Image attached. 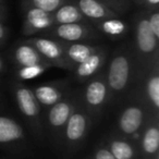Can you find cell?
Here are the masks:
<instances>
[{
    "label": "cell",
    "mask_w": 159,
    "mask_h": 159,
    "mask_svg": "<svg viewBox=\"0 0 159 159\" xmlns=\"http://www.w3.org/2000/svg\"><path fill=\"white\" fill-rule=\"evenodd\" d=\"M144 3L147 6L148 8L152 10H157V7H158L159 0H144Z\"/></svg>",
    "instance_id": "obj_27"
},
{
    "label": "cell",
    "mask_w": 159,
    "mask_h": 159,
    "mask_svg": "<svg viewBox=\"0 0 159 159\" xmlns=\"http://www.w3.org/2000/svg\"><path fill=\"white\" fill-rule=\"evenodd\" d=\"M99 2L106 5L108 8L112 9L116 12H122L125 11L126 9V5L124 0H97Z\"/></svg>",
    "instance_id": "obj_25"
},
{
    "label": "cell",
    "mask_w": 159,
    "mask_h": 159,
    "mask_svg": "<svg viewBox=\"0 0 159 159\" xmlns=\"http://www.w3.org/2000/svg\"><path fill=\"white\" fill-rule=\"evenodd\" d=\"M102 47L94 46V45L84 44V43H71L64 46V53H66V61L69 68L74 69L77 64L82 63L83 61L97 52Z\"/></svg>",
    "instance_id": "obj_10"
},
{
    "label": "cell",
    "mask_w": 159,
    "mask_h": 159,
    "mask_svg": "<svg viewBox=\"0 0 159 159\" xmlns=\"http://www.w3.org/2000/svg\"><path fill=\"white\" fill-rule=\"evenodd\" d=\"M50 66L48 63L35 64L30 66H21L18 70V76L21 80H33L42 75Z\"/></svg>",
    "instance_id": "obj_22"
},
{
    "label": "cell",
    "mask_w": 159,
    "mask_h": 159,
    "mask_svg": "<svg viewBox=\"0 0 159 159\" xmlns=\"http://www.w3.org/2000/svg\"><path fill=\"white\" fill-rule=\"evenodd\" d=\"M110 148V152L116 159H131L134 154L132 146L124 141H113Z\"/></svg>",
    "instance_id": "obj_23"
},
{
    "label": "cell",
    "mask_w": 159,
    "mask_h": 159,
    "mask_svg": "<svg viewBox=\"0 0 159 159\" xmlns=\"http://www.w3.org/2000/svg\"><path fill=\"white\" fill-rule=\"evenodd\" d=\"M75 3L84 18L89 20L100 22L107 19L118 18L117 12L97 0H76Z\"/></svg>",
    "instance_id": "obj_7"
},
{
    "label": "cell",
    "mask_w": 159,
    "mask_h": 159,
    "mask_svg": "<svg viewBox=\"0 0 159 159\" xmlns=\"http://www.w3.org/2000/svg\"><path fill=\"white\" fill-rule=\"evenodd\" d=\"M53 23L56 24H72L82 23L85 20L84 16L81 13L75 5H62L55 11L52 16Z\"/></svg>",
    "instance_id": "obj_17"
},
{
    "label": "cell",
    "mask_w": 159,
    "mask_h": 159,
    "mask_svg": "<svg viewBox=\"0 0 159 159\" xmlns=\"http://www.w3.org/2000/svg\"><path fill=\"white\" fill-rule=\"evenodd\" d=\"M38 104L45 107H51L63 97V92L55 84H43L32 89Z\"/></svg>",
    "instance_id": "obj_14"
},
{
    "label": "cell",
    "mask_w": 159,
    "mask_h": 159,
    "mask_svg": "<svg viewBox=\"0 0 159 159\" xmlns=\"http://www.w3.org/2000/svg\"><path fill=\"white\" fill-rule=\"evenodd\" d=\"M96 159H116V158L112 156V154L109 150L102 148V149H99L96 152Z\"/></svg>",
    "instance_id": "obj_26"
},
{
    "label": "cell",
    "mask_w": 159,
    "mask_h": 159,
    "mask_svg": "<svg viewBox=\"0 0 159 159\" xmlns=\"http://www.w3.org/2000/svg\"><path fill=\"white\" fill-rule=\"evenodd\" d=\"M73 99L74 98L72 96H69V97L62 98L60 102L50 107V110L48 113V120L52 128L58 129L66 125L71 113L73 112V108H74Z\"/></svg>",
    "instance_id": "obj_12"
},
{
    "label": "cell",
    "mask_w": 159,
    "mask_h": 159,
    "mask_svg": "<svg viewBox=\"0 0 159 159\" xmlns=\"http://www.w3.org/2000/svg\"><path fill=\"white\" fill-rule=\"evenodd\" d=\"M6 37V27L3 26L2 23H0V43L2 42Z\"/></svg>",
    "instance_id": "obj_28"
},
{
    "label": "cell",
    "mask_w": 159,
    "mask_h": 159,
    "mask_svg": "<svg viewBox=\"0 0 159 159\" xmlns=\"http://www.w3.org/2000/svg\"><path fill=\"white\" fill-rule=\"evenodd\" d=\"M2 69H3V61H2V59L0 58V72L2 71Z\"/></svg>",
    "instance_id": "obj_29"
},
{
    "label": "cell",
    "mask_w": 159,
    "mask_h": 159,
    "mask_svg": "<svg viewBox=\"0 0 159 159\" xmlns=\"http://www.w3.org/2000/svg\"><path fill=\"white\" fill-rule=\"evenodd\" d=\"M147 21H148V25H149L154 35L157 38H159V12L157 10H155L154 12L149 13L147 16Z\"/></svg>",
    "instance_id": "obj_24"
},
{
    "label": "cell",
    "mask_w": 159,
    "mask_h": 159,
    "mask_svg": "<svg viewBox=\"0 0 159 159\" xmlns=\"http://www.w3.org/2000/svg\"><path fill=\"white\" fill-rule=\"evenodd\" d=\"M51 35L63 42L79 43L86 38L93 37L94 32L84 23H72V24H57L51 30Z\"/></svg>",
    "instance_id": "obj_5"
},
{
    "label": "cell",
    "mask_w": 159,
    "mask_h": 159,
    "mask_svg": "<svg viewBox=\"0 0 159 159\" xmlns=\"http://www.w3.org/2000/svg\"><path fill=\"white\" fill-rule=\"evenodd\" d=\"M27 43L37 50V52L48 64L69 68L64 53V46L59 42L45 37H34L27 40Z\"/></svg>",
    "instance_id": "obj_3"
},
{
    "label": "cell",
    "mask_w": 159,
    "mask_h": 159,
    "mask_svg": "<svg viewBox=\"0 0 159 159\" xmlns=\"http://www.w3.org/2000/svg\"><path fill=\"white\" fill-rule=\"evenodd\" d=\"M23 136V130L13 119L0 116V143H9Z\"/></svg>",
    "instance_id": "obj_18"
},
{
    "label": "cell",
    "mask_w": 159,
    "mask_h": 159,
    "mask_svg": "<svg viewBox=\"0 0 159 159\" xmlns=\"http://www.w3.org/2000/svg\"><path fill=\"white\" fill-rule=\"evenodd\" d=\"M145 118L144 108L139 105H129L123 109L119 119V126L125 134H134L142 126Z\"/></svg>",
    "instance_id": "obj_8"
},
{
    "label": "cell",
    "mask_w": 159,
    "mask_h": 159,
    "mask_svg": "<svg viewBox=\"0 0 159 159\" xmlns=\"http://www.w3.org/2000/svg\"><path fill=\"white\" fill-rule=\"evenodd\" d=\"M143 148L147 154H154L159 147V130L157 126H149L143 136Z\"/></svg>",
    "instance_id": "obj_20"
},
{
    "label": "cell",
    "mask_w": 159,
    "mask_h": 159,
    "mask_svg": "<svg viewBox=\"0 0 159 159\" xmlns=\"http://www.w3.org/2000/svg\"><path fill=\"white\" fill-rule=\"evenodd\" d=\"M152 70L147 71L145 93L146 98L156 110L159 109V73H158V61L154 62Z\"/></svg>",
    "instance_id": "obj_16"
},
{
    "label": "cell",
    "mask_w": 159,
    "mask_h": 159,
    "mask_svg": "<svg viewBox=\"0 0 159 159\" xmlns=\"http://www.w3.org/2000/svg\"><path fill=\"white\" fill-rule=\"evenodd\" d=\"M14 96L20 111L27 118H36L39 115V104L29 87L18 85L14 89Z\"/></svg>",
    "instance_id": "obj_9"
},
{
    "label": "cell",
    "mask_w": 159,
    "mask_h": 159,
    "mask_svg": "<svg viewBox=\"0 0 159 159\" xmlns=\"http://www.w3.org/2000/svg\"><path fill=\"white\" fill-rule=\"evenodd\" d=\"M135 2L139 3V5H141V3H144V0H134Z\"/></svg>",
    "instance_id": "obj_30"
},
{
    "label": "cell",
    "mask_w": 159,
    "mask_h": 159,
    "mask_svg": "<svg viewBox=\"0 0 159 159\" xmlns=\"http://www.w3.org/2000/svg\"><path fill=\"white\" fill-rule=\"evenodd\" d=\"M0 14H1V12H0Z\"/></svg>",
    "instance_id": "obj_31"
},
{
    "label": "cell",
    "mask_w": 159,
    "mask_h": 159,
    "mask_svg": "<svg viewBox=\"0 0 159 159\" xmlns=\"http://www.w3.org/2000/svg\"><path fill=\"white\" fill-rule=\"evenodd\" d=\"M107 52L105 49L100 48L97 52L87 58L82 63L75 66V74L79 80H87L93 77L102 69L106 61Z\"/></svg>",
    "instance_id": "obj_11"
},
{
    "label": "cell",
    "mask_w": 159,
    "mask_h": 159,
    "mask_svg": "<svg viewBox=\"0 0 159 159\" xmlns=\"http://www.w3.org/2000/svg\"><path fill=\"white\" fill-rule=\"evenodd\" d=\"M99 29L110 37H121L128 32V24L119 18H111L98 22Z\"/></svg>",
    "instance_id": "obj_19"
},
{
    "label": "cell",
    "mask_w": 159,
    "mask_h": 159,
    "mask_svg": "<svg viewBox=\"0 0 159 159\" xmlns=\"http://www.w3.org/2000/svg\"><path fill=\"white\" fill-rule=\"evenodd\" d=\"M27 8H36L47 13H52L63 5L64 0H25Z\"/></svg>",
    "instance_id": "obj_21"
},
{
    "label": "cell",
    "mask_w": 159,
    "mask_h": 159,
    "mask_svg": "<svg viewBox=\"0 0 159 159\" xmlns=\"http://www.w3.org/2000/svg\"><path fill=\"white\" fill-rule=\"evenodd\" d=\"M87 117L82 111H73L66 123V135L69 141H79L87 129Z\"/></svg>",
    "instance_id": "obj_13"
},
{
    "label": "cell",
    "mask_w": 159,
    "mask_h": 159,
    "mask_svg": "<svg viewBox=\"0 0 159 159\" xmlns=\"http://www.w3.org/2000/svg\"><path fill=\"white\" fill-rule=\"evenodd\" d=\"M109 89L106 79L102 75L94 76L85 87L84 99L89 108L98 109L105 105L109 98Z\"/></svg>",
    "instance_id": "obj_4"
},
{
    "label": "cell",
    "mask_w": 159,
    "mask_h": 159,
    "mask_svg": "<svg viewBox=\"0 0 159 159\" xmlns=\"http://www.w3.org/2000/svg\"><path fill=\"white\" fill-rule=\"evenodd\" d=\"M53 18L51 13H47L36 8H27L24 20V33L27 35L44 32L52 27Z\"/></svg>",
    "instance_id": "obj_6"
},
{
    "label": "cell",
    "mask_w": 159,
    "mask_h": 159,
    "mask_svg": "<svg viewBox=\"0 0 159 159\" xmlns=\"http://www.w3.org/2000/svg\"><path fill=\"white\" fill-rule=\"evenodd\" d=\"M106 83L109 94L113 97L122 96L137 79V68L133 51L126 46L115 50L108 64Z\"/></svg>",
    "instance_id": "obj_1"
},
{
    "label": "cell",
    "mask_w": 159,
    "mask_h": 159,
    "mask_svg": "<svg viewBox=\"0 0 159 159\" xmlns=\"http://www.w3.org/2000/svg\"><path fill=\"white\" fill-rule=\"evenodd\" d=\"M14 59L16 63L20 66V68L47 63L42 58V56L37 52V50L27 42H25L24 44H20L16 47L14 50Z\"/></svg>",
    "instance_id": "obj_15"
},
{
    "label": "cell",
    "mask_w": 159,
    "mask_h": 159,
    "mask_svg": "<svg viewBox=\"0 0 159 159\" xmlns=\"http://www.w3.org/2000/svg\"><path fill=\"white\" fill-rule=\"evenodd\" d=\"M158 38L154 35L148 25L147 16L142 13L137 16L135 22V58L137 68V77L145 75L147 68L152 61H156L158 58Z\"/></svg>",
    "instance_id": "obj_2"
}]
</instances>
